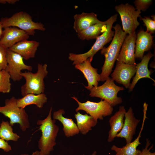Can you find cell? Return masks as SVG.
Segmentation results:
<instances>
[{
    "label": "cell",
    "instance_id": "obj_17",
    "mask_svg": "<svg viewBox=\"0 0 155 155\" xmlns=\"http://www.w3.org/2000/svg\"><path fill=\"white\" fill-rule=\"evenodd\" d=\"M153 38L152 34L146 31L141 30L138 32L135 43V59L141 60L144 53L151 49L154 43Z\"/></svg>",
    "mask_w": 155,
    "mask_h": 155
},
{
    "label": "cell",
    "instance_id": "obj_14",
    "mask_svg": "<svg viewBox=\"0 0 155 155\" xmlns=\"http://www.w3.org/2000/svg\"><path fill=\"white\" fill-rule=\"evenodd\" d=\"M124 117L123 127L121 131L117 134L116 137L124 138L126 144H127L132 142L140 120L135 117L133 110L131 107L126 112Z\"/></svg>",
    "mask_w": 155,
    "mask_h": 155
},
{
    "label": "cell",
    "instance_id": "obj_9",
    "mask_svg": "<svg viewBox=\"0 0 155 155\" xmlns=\"http://www.w3.org/2000/svg\"><path fill=\"white\" fill-rule=\"evenodd\" d=\"M71 98L76 101L78 105L75 109L76 112H78L80 110L84 111L97 121L98 119L103 120L104 117L110 115L113 110V106L107 102L102 99L98 102L88 100L82 103L76 97Z\"/></svg>",
    "mask_w": 155,
    "mask_h": 155
},
{
    "label": "cell",
    "instance_id": "obj_23",
    "mask_svg": "<svg viewBox=\"0 0 155 155\" xmlns=\"http://www.w3.org/2000/svg\"><path fill=\"white\" fill-rule=\"evenodd\" d=\"M47 100V98L44 93L38 94L30 93L21 98L17 99L16 102L18 106L23 108L32 104L36 105L39 108H42Z\"/></svg>",
    "mask_w": 155,
    "mask_h": 155
},
{
    "label": "cell",
    "instance_id": "obj_34",
    "mask_svg": "<svg viewBox=\"0 0 155 155\" xmlns=\"http://www.w3.org/2000/svg\"><path fill=\"white\" fill-rule=\"evenodd\" d=\"M20 155H28V154H21ZM31 155H40V154H39V151H36L35 152H33Z\"/></svg>",
    "mask_w": 155,
    "mask_h": 155
},
{
    "label": "cell",
    "instance_id": "obj_16",
    "mask_svg": "<svg viewBox=\"0 0 155 155\" xmlns=\"http://www.w3.org/2000/svg\"><path fill=\"white\" fill-rule=\"evenodd\" d=\"M91 62L88 58L74 66L75 69L79 70L83 74L88 83V86H85V87L89 90L93 86H97L98 82L100 81V75L98 73L97 69L92 66Z\"/></svg>",
    "mask_w": 155,
    "mask_h": 155
},
{
    "label": "cell",
    "instance_id": "obj_3",
    "mask_svg": "<svg viewBox=\"0 0 155 155\" xmlns=\"http://www.w3.org/2000/svg\"><path fill=\"white\" fill-rule=\"evenodd\" d=\"M117 16L118 15L115 14L107 20L105 30L96 38L94 44L88 51L80 54L73 53L69 54L68 59L73 62V65L82 63L88 58L91 62L94 56L97 52L102 49L105 45L112 40L115 32L112 28L113 24L117 21Z\"/></svg>",
    "mask_w": 155,
    "mask_h": 155
},
{
    "label": "cell",
    "instance_id": "obj_6",
    "mask_svg": "<svg viewBox=\"0 0 155 155\" xmlns=\"http://www.w3.org/2000/svg\"><path fill=\"white\" fill-rule=\"evenodd\" d=\"M16 99L14 96L6 99L4 106H0V113L9 119L12 126L15 123L19 124L21 130L25 131L30 127L28 116L24 108L18 106Z\"/></svg>",
    "mask_w": 155,
    "mask_h": 155
},
{
    "label": "cell",
    "instance_id": "obj_15",
    "mask_svg": "<svg viewBox=\"0 0 155 155\" xmlns=\"http://www.w3.org/2000/svg\"><path fill=\"white\" fill-rule=\"evenodd\" d=\"M148 104L144 102L143 106V117L141 129L138 136L133 142L126 144V145L121 148L117 147L113 145L111 148V150L115 151V155H139L142 151L137 149V147L141 143L140 142V139L141 137V134L144 125V123L146 119V113Z\"/></svg>",
    "mask_w": 155,
    "mask_h": 155
},
{
    "label": "cell",
    "instance_id": "obj_33",
    "mask_svg": "<svg viewBox=\"0 0 155 155\" xmlns=\"http://www.w3.org/2000/svg\"><path fill=\"white\" fill-rule=\"evenodd\" d=\"M18 1H19L18 0H0V3L5 4L7 3L14 4Z\"/></svg>",
    "mask_w": 155,
    "mask_h": 155
},
{
    "label": "cell",
    "instance_id": "obj_19",
    "mask_svg": "<svg viewBox=\"0 0 155 155\" xmlns=\"http://www.w3.org/2000/svg\"><path fill=\"white\" fill-rule=\"evenodd\" d=\"M154 55L150 52L144 55L141 61L136 64V74L133 79L128 88L129 91H132L138 81L141 79L148 78L150 79L155 82V80L152 78L150 75L152 73V70L148 69V65L150 59Z\"/></svg>",
    "mask_w": 155,
    "mask_h": 155
},
{
    "label": "cell",
    "instance_id": "obj_25",
    "mask_svg": "<svg viewBox=\"0 0 155 155\" xmlns=\"http://www.w3.org/2000/svg\"><path fill=\"white\" fill-rule=\"evenodd\" d=\"M75 117L79 132L84 135L92 130V128L95 127L98 122V121L87 114L83 115L78 112L75 114Z\"/></svg>",
    "mask_w": 155,
    "mask_h": 155
},
{
    "label": "cell",
    "instance_id": "obj_30",
    "mask_svg": "<svg viewBox=\"0 0 155 155\" xmlns=\"http://www.w3.org/2000/svg\"><path fill=\"white\" fill-rule=\"evenodd\" d=\"M7 50L4 46L0 44V70H5L7 66Z\"/></svg>",
    "mask_w": 155,
    "mask_h": 155
},
{
    "label": "cell",
    "instance_id": "obj_7",
    "mask_svg": "<svg viewBox=\"0 0 155 155\" xmlns=\"http://www.w3.org/2000/svg\"><path fill=\"white\" fill-rule=\"evenodd\" d=\"M114 82L111 78L108 77L102 85L92 87L89 90V96L105 100L113 107L120 104L122 102V99L118 97L117 94L119 91L124 89L123 87L116 85Z\"/></svg>",
    "mask_w": 155,
    "mask_h": 155
},
{
    "label": "cell",
    "instance_id": "obj_13",
    "mask_svg": "<svg viewBox=\"0 0 155 155\" xmlns=\"http://www.w3.org/2000/svg\"><path fill=\"white\" fill-rule=\"evenodd\" d=\"M3 28L0 44L7 49L20 42L28 40L29 38L28 34L17 27L10 26Z\"/></svg>",
    "mask_w": 155,
    "mask_h": 155
},
{
    "label": "cell",
    "instance_id": "obj_10",
    "mask_svg": "<svg viewBox=\"0 0 155 155\" xmlns=\"http://www.w3.org/2000/svg\"><path fill=\"white\" fill-rule=\"evenodd\" d=\"M6 58L7 65L5 70L9 73L10 79L14 82L19 81L23 78L21 74V71L32 70V66L26 65L22 56L9 49L7 50Z\"/></svg>",
    "mask_w": 155,
    "mask_h": 155
},
{
    "label": "cell",
    "instance_id": "obj_8",
    "mask_svg": "<svg viewBox=\"0 0 155 155\" xmlns=\"http://www.w3.org/2000/svg\"><path fill=\"white\" fill-rule=\"evenodd\" d=\"M115 9L120 16L123 30L127 34L135 32L140 25L137 18L141 17V11L136 10L133 6L128 3L116 5Z\"/></svg>",
    "mask_w": 155,
    "mask_h": 155
},
{
    "label": "cell",
    "instance_id": "obj_4",
    "mask_svg": "<svg viewBox=\"0 0 155 155\" xmlns=\"http://www.w3.org/2000/svg\"><path fill=\"white\" fill-rule=\"evenodd\" d=\"M3 28L13 26L25 31L29 36H34L35 30L45 31L46 28L41 22L33 21L32 17L27 12L20 11L9 17L2 18L0 21Z\"/></svg>",
    "mask_w": 155,
    "mask_h": 155
},
{
    "label": "cell",
    "instance_id": "obj_20",
    "mask_svg": "<svg viewBox=\"0 0 155 155\" xmlns=\"http://www.w3.org/2000/svg\"><path fill=\"white\" fill-rule=\"evenodd\" d=\"M124 106H120L117 111L109 120L110 129L108 132L107 141L111 142L116 137L117 134L122 129L124 124V118L126 112Z\"/></svg>",
    "mask_w": 155,
    "mask_h": 155
},
{
    "label": "cell",
    "instance_id": "obj_29",
    "mask_svg": "<svg viewBox=\"0 0 155 155\" xmlns=\"http://www.w3.org/2000/svg\"><path fill=\"white\" fill-rule=\"evenodd\" d=\"M152 0H135L134 2L136 10L146 11L152 3Z\"/></svg>",
    "mask_w": 155,
    "mask_h": 155
},
{
    "label": "cell",
    "instance_id": "obj_22",
    "mask_svg": "<svg viewBox=\"0 0 155 155\" xmlns=\"http://www.w3.org/2000/svg\"><path fill=\"white\" fill-rule=\"evenodd\" d=\"M65 113L63 109H60L54 112L53 119L60 121L63 125V130L67 137L73 136L79 133L76 124L72 119L64 117L63 114Z\"/></svg>",
    "mask_w": 155,
    "mask_h": 155
},
{
    "label": "cell",
    "instance_id": "obj_35",
    "mask_svg": "<svg viewBox=\"0 0 155 155\" xmlns=\"http://www.w3.org/2000/svg\"><path fill=\"white\" fill-rule=\"evenodd\" d=\"M3 28L2 27L1 23L0 21V40L1 38L2 34V32H3Z\"/></svg>",
    "mask_w": 155,
    "mask_h": 155
},
{
    "label": "cell",
    "instance_id": "obj_32",
    "mask_svg": "<svg viewBox=\"0 0 155 155\" xmlns=\"http://www.w3.org/2000/svg\"><path fill=\"white\" fill-rule=\"evenodd\" d=\"M0 148L6 152H8L11 150V148L7 142L0 138Z\"/></svg>",
    "mask_w": 155,
    "mask_h": 155
},
{
    "label": "cell",
    "instance_id": "obj_11",
    "mask_svg": "<svg viewBox=\"0 0 155 155\" xmlns=\"http://www.w3.org/2000/svg\"><path fill=\"white\" fill-rule=\"evenodd\" d=\"M135 32L127 35L122 45L117 61L129 65H136L135 56Z\"/></svg>",
    "mask_w": 155,
    "mask_h": 155
},
{
    "label": "cell",
    "instance_id": "obj_26",
    "mask_svg": "<svg viewBox=\"0 0 155 155\" xmlns=\"http://www.w3.org/2000/svg\"><path fill=\"white\" fill-rule=\"evenodd\" d=\"M0 138L6 142L10 140L17 142L20 137L13 132L12 126L9 121H3L0 124Z\"/></svg>",
    "mask_w": 155,
    "mask_h": 155
},
{
    "label": "cell",
    "instance_id": "obj_21",
    "mask_svg": "<svg viewBox=\"0 0 155 155\" xmlns=\"http://www.w3.org/2000/svg\"><path fill=\"white\" fill-rule=\"evenodd\" d=\"M73 28L77 33L99 22L97 15L94 12H82L73 16Z\"/></svg>",
    "mask_w": 155,
    "mask_h": 155
},
{
    "label": "cell",
    "instance_id": "obj_24",
    "mask_svg": "<svg viewBox=\"0 0 155 155\" xmlns=\"http://www.w3.org/2000/svg\"><path fill=\"white\" fill-rule=\"evenodd\" d=\"M107 23V20L105 21H100L78 33V37L82 40L96 39L105 30Z\"/></svg>",
    "mask_w": 155,
    "mask_h": 155
},
{
    "label": "cell",
    "instance_id": "obj_31",
    "mask_svg": "<svg viewBox=\"0 0 155 155\" xmlns=\"http://www.w3.org/2000/svg\"><path fill=\"white\" fill-rule=\"evenodd\" d=\"M151 144L150 141L148 139H146V144L144 148H143L142 150L139 155H155V152H152L150 151L153 146V145L149 148L148 147Z\"/></svg>",
    "mask_w": 155,
    "mask_h": 155
},
{
    "label": "cell",
    "instance_id": "obj_12",
    "mask_svg": "<svg viewBox=\"0 0 155 155\" xmlns=\"http://www.w3.org/2000/svg\"><path fill=\"white\" fill-rule=\"evenodd\" d=\"M136 65L117 61L115 68L111 75V78L114 81L128 88L131 80L136 73Z\"/></svg>",
    "mask_w": 155,
    "mask_h": 155
},
{
    "label": "cell",
    "instance_id": "obj_27",
    "mask_svg": "<svg viewBox=\"0 0 155 155\" xmlns=\"http://www.w3.org/2000/svg\"><path fill=\"white\" fill-rule=\"evenodd\" d=\"M10 77L9 73L5 70H0V93H7L11 88Z\"/></svg>",
    "mask_w": 155,
    "mask_h": 155
},
{
    "label": "cell",
    "instance_id": "obj_18",
    "mask_svg": "<svg viewBox=\"0 0 155 155\" xmlns=\"http://www.w3.org/2000/svg\"><path fill=\"white\" fill-rule=\"evenodd\" d=\"M39 44V42L35 40H26L16 43L9 49L27 60L34 57Z\"/></svg>",
    "mask_w": 155,
    "mask_h": 155
},
{
    "label": "cell",
    "instance_id": "obj_1",
    "mask_svg": "<svg viewBox=\"0 0 155 155\" xmlns=\"http://www.w3.org/2000/svg\"><path fill=\"white\" fill-rule=\"evenodd\" d=\"M115 30L114 34L110 45L104 47L101 50V53L104 56L105 60L100 74V81L106 80L111 73L115 63L117 60L125 39L127 35L118 24L112 27Z\"/></svg>",
    "mask_w": 155,
    "mask_h": 155
},
{
    "label": "cell",
    "instance_id": "obj_5",
    "mask_svg": "<svg viewBox=\"0 0 155 155\" xmlns=\"http://www.w3.org/2000/svg\"><path fill=\"white\" fill-rule=\"evenodd\" d=\"M47 67L46 64L38 63L36 73L26 71L21 72V75L26 80L25 84L21 87V94L23 96L30 93L38 94L44 93L45 89L44 79L48 73Z\"/></svg>",
    "mask_w": 155,
    "mask_h": 155
},
{
    "label": "cell",
    "instance_id": "obj_36",
    "mask_svg": "<svg viewBox=\"0 0 155 155\" xmlns=\"http://www.w3.org/2000/svg\"><path fill=\"white\" fill-rule=\"evenodd\" d=\"M96 154H97L96 151H94L91 155H96ZM81 155H85L84 154H83Z\"/></svg>",
    "mask_w": 155,
    "mask_h": 155
},
{
    "label": "cell",
    "instance_id": "obj_28",
    "mask_svg": "<svg viewBox=\"0 0 155 155\" xmlns=\"http://www.w3.org/2000/svg\"><path fill=\"white\" fill-rule=\"evenodd\" d=\"M140 20L144 23V25L146 28V32L151 34L155 32V20H154L149 16H144L140 18Z\"/></svg>",
    "mask_w": 155,
    "mask_h": 155
},
{
    "label": "cell",
    "instance_id": "obj_2",
    "mask_svg": "<svg viewBox=\"0 0 155 155\" xmlns=\"http://www.w3.org/2000/svg\"><path fill=\"white\" fill-rule=\"evenodd\" d=\"M52 110L51 107L46 118L43 120H38L37 122L42 132L38 142L40 155H49L56 144V138L59 128L55 124L56 120L51 118Z\"/></svg>",
    "mask_w": 155,
    "mask_h": 155
}]
</instances>
